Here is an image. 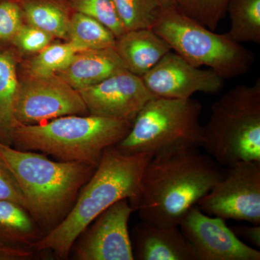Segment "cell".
<instances>
[{
    "label": "cell",
    "instance_id": "1",
    "mask_svg": "<svg viewBox=\"0 0 260 260\" xmlns=\"http://www.w3.org/2000/svg\"><path fill=\"white\" fill-rule=\"evenodd\" d=\"M225 169L199 148L153 156L130 205L142 221L179 226L187 212L223 178Z\"/></svg>",
    "mask_w": 260,
    "mask_h": 260
},
{
    "label": "cell",
    "instance_id": "2",
    "mask_svg": "<svg viewBox=\"0 0 260 260\" xmlns=\"http://www.w3.org/2000/svg\"><path fill=\"white\" fill-rule=\"evenodd\" d=\"M152 157L147 153H122L115 146L105 149L66 218L34 243L31 250L51 251L57 257H68L77 239L101 213L119 200L134 198Z\"/></svg>",
    "mask_w": 260,
    "mask_h": 260
},
{
    "label": "cell",
    "instance_id": "3",
    "mask_svg": "<svg viewBox=\"0 0 260 260\" xmlns=\"http://www.w3.org/2000/svg\"><path fill=\"white\" fill-rule=\"evenodd\" d=\"M0 160L23 193L27 210L44 235L62 221L97 167L51 160L44 153L0 143Z\"/></svg>",
    "mask_w": 260,
    "mask_h": 260
},
{
    "label": "cell",
    "instance_id": "4",
    "mask_svg": "<svg viewBox=\"0 0 260 260\" xmlns=\"http://www.w3.org/2000/svg\"><path fill=\"white\" fill-rule=\"evenodd\" d=\"M132 125L133 121L90 114L61 116L42 124L18 122L12 146L98 167L105 149L124 139Z\"/></svg>",
    "mask_w": 260,
    "mask_h": 260
},
{
    "label": "cell",
    "instance_id": "5",
    "mask_svg": "<svg viewBox=\"0 0 260 260\" xmlns=\"http://www.w3.org/2000/svg\"><path fill=\"white\" fill-rule=\"evenodd\" d=\"M202 147L219 165L260 162V80L230 89L211 107Z\"/></svg>",
    "mask_w": 260,
    "mask_h": 260
},
{
    "label": "cell",
    "instance_id": "6",
    "mask_svg": "<svg viewBox=\"0 0 260 260\" xmlns=\"http://www.w3.org/2000/svg\"><path fill=\"white\" fill-rule=\"evenodd\" d=\"M202 104L195 99H150L134 119L127 135L115 145L126 154L164 155L202 147Z\"/></svg>",
    "mask_w": 260,
    "mask_h": 260
},
{
    "label": "cell",
    "instance_id": "7",
    "mask_svg": "<svg viewBox=\"0 0 260 260\" xmlns=\"http://www.w3.org/2000/svg\"><path fill=\"white\" fill-rule=\"evenodd\" d=\"M152 30L188 62L197 68L208 67L224 80L245 74L254 61L250 50L226 34L207 28L177 6L162 8Z\"/></svg>",
    "mask_w": 260,
    "mask_h": 260
},
{
    "label": "cell",
    "instance_id": "8",
    "mask_svg": "<svg viewBox=\"0 0 260 260\" xmlns=\"http://www.w3.org/2000/svg\"><path fill=\"white\" fill-rule=\"evenodd\" d=\"M197 206L211 216L260 225V162L225 168L223 178Z\"/></svg>",
    "mask_w": 260,
    "mask_h": 260
},
{
    "label": "cell",
    "instance_id": "9",
    "mask_svg": "<svg viewBox=\"0 0 260 260\" xmlns=\"http://www.w3.org/2000/svg\"><path fill=\"white\" fill-rule=\"evenodd\" d=\"M78 90L57 75L19 78L15 105L17 122L37 124L68 115H88Z\"/></svg>",
    "mask_w": 260,
    "mask_h": 260
},
{
    "label": "cell",
    "instance_id": "10",
    "mask_svg": "<svg viewBox=\"0 0 260 260\" xmlns=\"http://www.w3.org/2000/svg\"><path fill=\"white\" fill-rule=\"evenodd\" d=\"M179 227L197 260L260 259V251L239 239L225 220L207 215L197 205L184 215Z\"/></svg>",
    "mask_w": 260,
    "mask_h": 260
},
{
    "label": "cell",
    "instance_id": "11",
    "mask_svg": "<svg viewBox=\"0 0 260 260\" xmlns=\"http://www.w3.org/2000/svg\"><path fill=\"white\" fill-rule=\"evenodd\" d=\"M134 212L129 199L116 202L84 232L75 249L80 260H134L128 223Z\"/></svg>",
    "mask_w": 260,
    "mask_h": 260
},
{
    "label": "cell",
    "instance_id": "12",
    "mask_svg": "<svg viewBox=\"0 0 260 260\" xmlns=\"http://www.w3.org/2000/svg\"><path fill=\"white\" fill-rule=\"evenodd\" d=\"M78 91L90 115L133 122L145 104L155 98L142 78L127 70Z\"/></svg>",
    "mask_w": 260,
    "mask_h": 260
},
{
    "label": "cell",
    "instance_id": "13",
    "mask_svg": "<svg viewBox=\"0 0 260 260\" xmlns=\"http://www.w3.org/2000/svg\"><path fill=\"white\" fill-rule=\"evenodd\" d=\"M141 78L153 96L166 99H189L198 92L215 94L224 87L223 78L213 70L200 69L172 51Z\"/></svg>",
    "mask_w": 260,
    "mask_h": 260
},
{
    "label": "cell",
    "instance_id": "14",
    "mask_svg": "<svg viewBox=\"0 0 260 260\" xmlns=\"http://www.w3.org/2000/svg\"><path fill=\"white\" fill-rule=\"evenodd\" d=\"M134 259L197 260L179 226H156L142 221L131 237Z\"/></svg>",
    "mask_w": 260,
    "mask_h": 260
},
{
    "label": "cell",
    "instance_id": "15",
    "mask_svg": "<svg viewBox=\"0 0 260 260\" xmlns=\"http://www.w3.org/2000/svg\"><path fill=\"white\" fill-rule=\"evenodd\" d=\"M126 70L115 48H107L78 51L69 64L56 75L80 90Z\"/></svg>",
    "mask_w": 260,
    "mask_h": 260
},
{
    "label": "cell",
    "instance_id": "16",
    "mask_svg": "<svg viewBox=\"0 0 260 260\" xmlns=\"http://www.w3.org/2000/svg\"><path fill=\"white\" fill-rule=\"evenodd\" d=\"M115 49L126 69L140 78L172 51L167 41L152 29L126 31L116 39Z\"/></svg>",
    "mask_w": 260,
    "mask_h": 260
},
{
    "label": "cell",
    "instance_id": "17",
    "mask_svg": "<svg viewBox=\"0 0 260 260\" xmlns=\"http://www.w3.org/2000/svg\"><path fill=\"white\" fill-rule=\"evenodd\" d=\"M28 210L11 201L0 200V244L30 249L44 237Z\"/></svg>",
    "mask_w": 260,
    "mask_h": 260
},
{
    "label": "cell",
    "instance_id": "18",
    "mask_svg": "<svg viewBox=\"0 0 260 260\" xmlns=\"http://www.w3.org/2000/svg\"><path fill=\"white\" fill-rule=\"evenodd\" d=\"M19 83L16 58L10 50H0V143L13 145L17 121L15 105Z\"/></svg>",
    "mask_w": 260,
    "mask_h": 260
},
{
    "label": "cell",
    "instance_id": "19",
    "mask_svg": "<svg viewBox=\"0 0 260 260\" xmlns=\"http://www.w3.org/2000/svg\"><path fill=\"white\" fill-rule=\"evenodd\" d=\"M19 2V1H18ZM23 18L27 23L68 40L70 15L68 8L58 0H20Z\"/></svg>",
    "mask_w": 260,
    "mask_h": 260
},
{
    "label": "cell",
    "instance_id": "20",
    "mask_svg": "<svg viewBox=\"0 0 260 260\" xmlns=\"http://www.w3.org/2000/svg\"><path fill=\"white\" fill-rule=\"evenodd\" d=\"M116 38L95 19L74 13L70 17L68 40L78 51L115 48Z\"/></svg>",
    "mask_w": 260,
    "mask_h": 260
},
{
    "label": "cell",
    "instance_id": "21",
    "mask_svg": "<svg viewBox=\"0 0 260 260\" xmlns=\"http://www.w3.org/2000/svg\"><path fill=\"white\" fill-rule=\"evenodd\" d=\"M231 28L227 37L241 44L260 43V0H229Z\"/></svg>",
    "mask_w": 260,
    "mask_h": 260
},
{
    "label": "cell",
    "instance_id": "22",
    "mask_svg": "<svg viewBox=\"0 0 260 260\" xmlns=\"http://www.w3.org/2000/svg\"><path fill=\"white\" fill-rule=\"evenodd\" d=\"M126 31L152 29L162 9L158 0H112Z\"/></svg>",
    "mask_w": 260,
    "mask_h": 260
},
{
    "label": "cell",
    "instance_id": "23",
    "mask_svg": "<svg viewBox=\"0 0 260 260\" xmlns=\"http://www.w3.org/2000/svg\"><path fill=\"white\" fill-rule=\"evenodd\" d=\"M78 51L70 42L50 44L29 61L28 73L36 75L57 74L64 69Z\"/></svg>",
    "mask_w": 260,
    "mask_h": 260
},
{
    "label": "cell",
    "instance_id": "24",
    "mask_svg": "<svg viewBox=\"0 0 260 260\" xmlns=\"http://www.w3.org/2000/svg\"><path fill=\"white\" fill-rule=\"evenodd\" d=\"M229 0H177L178 9L210 30H216L227 13Z\"/></svg>",
    "mask_w": 260,
    "mask_h": 260
},
{
    "label": "cell",
    "instance_id": "25",
    "mask_svg": "<svg viewBox=\"0 0 260 260\" xmlns=\"http://www.w3.org/2000/svg\"><path fill=\"white\" fill-rule=\"evenodd\" d=\"M72 9L95 19L109 28L116 39L126 32L112 0H69Z\"/></svg>",
    "mask_w": 260,
    "mask_h": 260
},
{
    "label": "cell",
    "instance_id": "26",
    "mask_svg": "<svg viewBox=\"0 0 260 260\" xmlns=\"http://www.w3.org/2000/svg\"><path fill=\"white\" fill-rule=\"evenodd\" d=\"M23 20L18 0L0 1V40L11 42L23 26Z\"/></svg>",
    "mask_w": 260,
    "mask_h": 260
},
{
    "label": "cell",
    "instance_id": "27",
    "mask_svg": "<svg viewBox=\"0 0 260 260\" xmlns=\"http://www.w3.org/2000/svg\"><path fill=\"white\" fill-rule=\"evenodd\" d=\"M53 39L52 36L42 29L23 24L11 42L23 52L38 53L50 44Z\"/></svg>",
    "mask_w": 260,
    "mask_h": 260
},
{
    "label": "cell",
    "instance_id": "28",
    "mask_svg": "<svg viewBox=\"0 0 260 260\" xmlns=\"http://www.w3.org/2000/svg\"><path fill=\"white\" fill-rule=\"evenodd\" d=\"M0 200L11 201L27 210L26 201L13 174L0 160Z\"/></svg>",
    "mask_w": 260,
    "mask_h": 260
},
{
    "label": "cell",
    "instance_id": "29",
    "mask_svg": "<svg viewBox=\"0 0 260 260\" xmlns=\"http://www.w3.org/2000/svg\"><path fill=\"white\" fill-rule=\"evenodd\" d=\"M231 229L239 239H244L256 247H260L259 225H252L251 226L239 225L231 228Z\"/></svg>",
    "mask_w": 260,
    "mask_h": 260
},
{
    "label": "cell",
    "instance_id": "30",
    "mask_svg": "<svg viewBox=\"0 0 260 260\" xmlns=\"http://www.w3.org/2000/svg\"><path fill=\"white\" fill-rule=\"evenodd\" d=\"M27 248L0 244V260H24L31 258L34 252Z\"/></svg>",
    "mask_w": 260,
    "mask_h": 260
},
{
    "label": "cell",
    "instance_id": "31",
    "mask_svg": "<svg viewBox=\"0 0 260 260\" xmlns=\"http://www.w3.org/2000/svg\"><path fill=\"white\" fill-rule=\"evenodd\" d=\"M162 8H169V7L176 6L177 0H158Z\"/></svg>",
    "mask_w": 260,
    "mask_h": 260
},
{
    "label": "cell",
    "instance_id": "32",
    "mask_svg": "<svg viewBox=\"0 0 260 260\" xmlns=\"http://www.w3.org/2000/svg\"><path fill=\"white\" fill-rule=\"evenodd\" d=\"M0 1H2V0H0Z\"/></svg>",
    "mask_w": 260,
    "mask_h": 260
}]
</instances>
